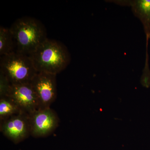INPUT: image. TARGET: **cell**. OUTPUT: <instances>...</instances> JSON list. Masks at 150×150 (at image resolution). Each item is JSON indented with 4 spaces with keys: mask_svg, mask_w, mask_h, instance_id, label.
Instances as JSON below:
<instances>
[{
    "mask_svg": "<svg viewBox=\"0 0 150 150\" xmlns=\"http://www.w3.org/2000/svg\"><path fill=\"white\" fill-rule=\"evenodd\" d=\"M28 56L38 72L55 75L65 69L71 59L64 44L48 38Z\"/></svg>",
    "mask_w": 150,
    "mask_h": 150,
    "instance_id": "obj_1",
    "label": "cell"
},
{
    "mask_svg": "<svg viewBox=\"0 0 150 150\" xmlns=\"http://www.w3.org/2000/svg\"><path fill=\"white\" fill-rule=\"evenodd\" d=\"M13 35L16 52L29 55L48 38L45 26L38 20L24 17L17 19L9 28Z\"/></svg>",
    "mask_w": 150,
    "mask_h": 150,
    "instance_id": "obj_2",
    "label": "cell"
},
{
    "mask_svg": "<svg viewBox=\"0 0 150 150\" xmlns=\"http://www.w3.org/2000/svg\"><path fill=\"white\" fill-rule=\"evenodd\" d=\"M0 72L11 85L29 83L38 73L28 55L16 52L1 57Z\"/></svg>",
    "mask_w": 150,
    "mask_h": 150,
    "instance_id": "obj_3",
    "label": "cell"
},
{
    "mask_svg": "<svg viewBox=\"0 0 150 150\" xmlns=\"http://www.w3.org/2000/svg\"><path fill=\"white\" fill-rule=\"evenodd\" d=\"M0 130L15 144L22 142L31 136L29 115L22 112L1 121Z\"/></svg>",
    "mask_w": 150,
    "mask_h": 150,
    "instance_id": "obj_4",
    "label": "cell"
},
{
    "mask_svg": "<svg viewBox=\"0 0 150 150\" xmlns=\"http://www.w3.org/2000/svg\"><path fill=\"white\" fill-rule=\"evenodd\" d=\"M56 75L38 72L30 82L38 98L40 110L50 108L56 99Z\"/></svg>",
    "mask_w": 150,
    "mask_h": 150,
    "instance_id": "obj_5",
    "label": "cell"
},
{
    "mask_svg": "<svg viewBox=\"0 0 150 150\" xmlns=\"http://www.w3.org/2000/svg\"><path fill=\"white\" fill-rule=\"evenodd\" d=\"M22 112L28 115L40 110L39 101L30 83L11 85L7 96Z\"/></svg>",
    "mask_w": 150,
    "mask_h": 150,
    "instance_id": "obj_6",
    "label": "cell"
},
{
    "mask_svg": "<svg viewBox=\"0 0 150 150\" xmlns=\"http://www.w3.org/2000/svg\"><path fill=\"white\" fill-rule=\"evenodd\" d=\"M29 115L31 136L35 138L47 137L59 126V117L51 108L36 110Z\"/></svg>",
    "mask_w": 150,
    "mask_h": 150,
    "instance_id": "obj_7",
    "label": "cell"
},
{
    "mask_svg": "<svg viewBox=\"0 0 150 150\" xmlns=\"http://www.w3.org/2000/svg\"><path fill=\"white\" fill-rule=\"evenodd\" d=\"M122 5L131 6L133 13L142 22L148 43L150 38V0L123 1Z\"/></svg>",
    "mask_w": 150,
    "mask_h": 150,
    "instance_id": "obj_8",
    "label": "cell"
},
{
    "mask_svg": "<svg viewBox=\"0 0 150 150\" xmlns=\"http://www.w3.org/2000/svg\"><path fill=\"white\" fill-rule=\"evenodd\" d=\"M16 52V46L10 28L0 27V55H8Z\"/></svg>",
    "mask_w": 150,
    "mask_h": 150,
    "instance_id": "obj_9",
    "label": "cell"
},
{
    "mask_svg": "<svg viewBox=\"0 0 150 150\" xmlns=\"http://www.w3.org/2000/svg\"><path fill=\"white\" fill-rule=\"evenodd\" d=\"M21 112L22 111L19 108L9 97L6 96L0 98V121Z\"/></svg>",
    "mask_w": 150,
    "mask_h": 150,
    "instance_id": "obj_10",
    "label": "cell"
},
{
    "mask_svg": "<svg viewBox=\"0 0 150 150\" xmlns=\"http://www.w3.org/2000/svg\"><path fill=\"white\" fill-rule=\"evenodd\" d=\"M11 85L7 78L0 72V98L7 96Z\"/></svg>",
    "mask_w": 150,
    "mask_h": 150,
    "instance_id": "obj_11",
    "label": "cell"
}]
</instances>
